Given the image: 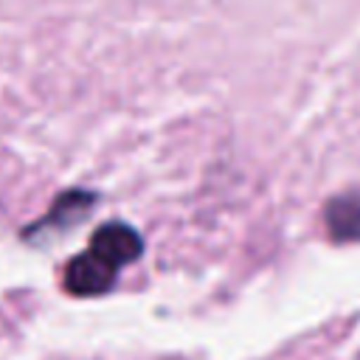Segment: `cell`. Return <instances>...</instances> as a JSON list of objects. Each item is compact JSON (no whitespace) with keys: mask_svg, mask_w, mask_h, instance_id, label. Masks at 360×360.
Masks as SVG:
<instances>
[{"mask_svg":"<svg viewBox=\"0 0 360 360\" xmlns=\"http://www.w3.org/2000/svg\"><path fill=\"white\" fill-rule=\"evenodd\" d=\"M90 250H93L98 259H104L107 264H112V267L118 270V267L135 262V259L141 256L143 245H141V236H138L129 225H124V222H107V225H101V228L93 233Z\"/></svg>","mask_w":360,"mask_h":360,"instance_id":"1","label":"cell"},{"mask_svg":"<svg viewBox=\"0 0 360 360\" xmlns=\"http://www.w3.org/2000/svg\"><path fill=\"white\" fill-rule=\"evenodd\" d=\"M112 278H115V267L98 259L93 250L76 256L65 270V287L76 295H98L110 290Z\"/></svg>","mask_w":360,"mask_h":360,"instance_id":"2","label":"cell"},{"mask_svg":"<svg viewBox=\"0 0 360 360\" xmlns=\"http://www.w3.org/2000/svg\"><path fill=\"white\" fill-rule=\"evenodd\" d=\"M329 231L335 239H357L360 236V197H340L326 211Z\"/></svg>","mask_w":360,"mask_h":360,"instance_id":"3","label":"cell"}]
</instances>
